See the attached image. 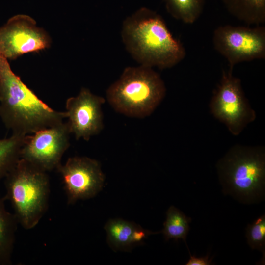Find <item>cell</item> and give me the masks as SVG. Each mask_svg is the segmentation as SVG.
Here are the masks:
<instances>
[{
	"instance_id": "5b68a950",
	"label": "cell",
	"mask_w": 265,
	"mask_h": 265,
	"mask_svg": "<svg viewBox=\"0 0 265 265\" xmlns=\"http://www.w3.org/2000/svg\"><path fill=\"white\" fill-rule=\"evenodd\" d=\"M5 178L4 199L10 201L18 223L26 230L34 228L48 208L47 172L21 158Z\"/></svg>"
},
{
	"instance_id": "30bf717a",
	"label": "cell",
	"mask_w": 265,
	"mask_h": 265,
	"mask_svg": "<svg viewBox=\"0 0 265 265\" xmlns=\"http://www.w3.org/2000/svg\"><path fill=\"white\" fill-rule=\"evenodd\" d=\"M56 170L60 173L68 203L94 197L102 189L104 175L96 160L87 157L68 159Z\"/></svg>"
},
{
	"instance_id": "4fadbf2b",
	"label": "cell",
	"mask_w": 265,
	"mask_h": 265,
	"mask_svg": "<svg viewBox=\"0 0 265 265\" xmlns=\"http://www.w3.org/2000/svg\"><path fill=\"white\" fill-rule=\"evenodd\" d=\"M4 198H0V265L12 264L18 222L4 205Z\"/></svg>"
},
{
	"instance_id": "8fae6325",
	"label": "cell",
	"mask_w": 265,
	"mask_h": 265,
	"mask_svg": "<svg viewBox=\"0 0 265 265\" xmlns=\"http://www.w3.org/2000/svg\"><path fill=\"white\" fill-rule=\"evenodd\" d=\"M104 102L102 97L86 88H82L77 96L67 99V123L76 139L82 138L88 141L101 132L103 127L102 106Z\"/></svg>"
},
{
	"instance_id": "e0dca14e",
	"label": "cell",
	"mask_w": 265,
	"mask_h": 265,
	"mask_svg": "<svg viewBox=\"0 0 265 265\" xmlns=\"http://www.w3.org/2000/svg\"><path fill=\"white\" fill-rule=\"evenodd\" d=\"M191 219L174 206H170L166 212V219L164 222L163 233L167 240L182 239L186 243V238L189 230Z\"/></svg>"
},
{
	"instance_id": "2e32d148",
	"label": "cell",
	"mask_w": 265,
	"mask_h": 265,
	"mask_svg": "<svg viewBox=\"0 0 265 265\" xmlns=\"http://www.w3.org/2000/svg\"><path fill=\"white\" fill-rule=\"evenodd\" d=\"M168 13L175 19L192 24L200 17L204 0H162Z\"/></svg>"
},
{
	"instance_id": "ac0fdd59",
	"label": "cell",
	"mask_w": 265,
	"mask_h": 265,
	"mask_svg": "<svg viewBox=\"0 0 265 265\" xmlns=\"http://www.w3.org/2000/svg\"><path fill=\"white\" fill-rule=\"evenodd\" d=\"M246 237L248 244L252 249L262 252L263 258L265 256V215H262L246 228Z\"/></svg>"
},
{
	"instance_id": "ba28073f",
	"label": "cell",
	"mask_w": 265,
	"mask_h": 265,
	"mask_svg": "<svg viewBox=\"0 0 265 265\" xmlns=\"http://www.w3.org/2000/svg\"><path fill=\"white\" fill-rule=\"evenodd\" d=\"M71 133L67 122L27 135L21 158L46 171L57 169L70 146Z\"/></svg>"
},
{
	"instance_id": "6da1fadb",
	"label": "cell",
	"mask_w": 265,
	"mask_h": 265,
	"mask_svg": "<svg viewBox=\"0 0 265 265\" xmlns=\"http://www.w3.org/2000/svg\"><path fill=\"white\" fill-rule=\"evenodd\" d=\"M121 36L126 50L141 65L170 68L186 55L183 45L172 35L163 18L147 7L124 20Z\"/></svg>"
},
{
	"instance_id": "52a82bcc",
	"label": "cell",
	"mask_w": 265,
	"mask_h": 265,
	"mask_svg": "<svg viewBox=\"0 0 265 265\" xmlns=\"http://www.w3.org/2000/svg\"><path fill=\"white\" fill-rule=\"evenodd\" d=\"M212 44L233 70L234 66L244 62L265 58V27L220 26L213 31Z\"/></svg>"
},
{
	"instance_id": "3957f363",
	"label": "cell",
	"mask_w": 265,
	"mask_h": 265,
	"mask_svg": "<svg viewBox=\"0 0 265 265\" xmlns=\"http://www.w3.org/2000/svg\"><path fill=\"white\" fill-rule=\"evenodd\" d=\"M216 167L224 194L248 204L264 198V146L235 144L218 161Z\"/></svg>"
},
{
	"instance_id": "9a60e30c",
	"label": "cell",
	"mask_w": 265,
	"mask_h": 265,
	"mask_svg": "<svg viewBox=\"0 0 265 265\" xmlns=\"http://www.w3.org/2000/svg\"><path fill=\"white\" fill-rule=\"evenodd\" d=\"M26 135L12 134L0 139V180L5 178L21 159V153Z\"/></svg>"
},
{
	"instance_id": "277c9868",
	"label": "cell",
	"mask_w": 265,
	"mask_h": 265,
	"mask_svg": "<svg viewBox=\"0 0 265 265\" xmlns=\"http://www.w3.org/2000/svg\"><path fill=\"white\" fill-rule=\"evenodd\" d=\"M160 75L153 68L139 65L125 68L106 91L109 104L117 112L137 118L150 115L166 94Z\"/></svg>"
},
{
	"instance_id": "5bb4252c",
	"label": "cell",
	"mask_w": 265,
	"mask_h": 265,
	"mask_svg": "<svg viewBox=\"0 0 265 265\" xmlns=\"http://www.w3.org/2000/svg\"><path fill=\"white\" fill-rule=\"evenodd\" d=\"M235 18L248 25L265 22V0H221Z\"/></svg>"
},
{
	"instance_id": "8992f818",
	"label": "cell",
	"mask_w": 265,
	"mask_h": 265,
	"mask_svg": "<svg viewBox=\"0 0 265 265\" xmlns=\"http://www.w3.org/2000/svg\"><path fill=\"white\" fill-rule=\"evenodd\" d=\"M212 115L234 136L239 135L256 118L255 111L246 98L238 78L233 70H223L209 105Z\"/></svg>"
},
{
	"instance_id": "d6986e66",
	"label": "cell",
	"mask_w": 265,
	"mask_h": 265,
	"mask_svg": "<svg viewBox=\"0 0 265 265\" xmlns=\"http://www.w3.org/2000/svg\"><path fill=\"white\" fill-rule=\"evenodd\" d=\"M190 254V258L186 264V265H211V259L209 256L197 257Z\"/></svg>"
},
{
	"instance_id": "7c38bea8",
	"label": "cell",
	"mask_w": 265,
	"mask_h": 265,
	"mask_svg": "<svg viewBox=\"0 0 265 265\" xmlns=\"http://www.w3.org/2000/svg\"><path fill=\"white\" fill-rule=\"evenodd\" d=\"M108 244L113 248L129 250L141 243L151 234H157L143 229L139 225L121 219H110L105 226Z\"/></svg>"
},
{
	"instance_id": "7a4b0ae2",
	"label": "cell",
	"mask_w": 265,
	"mask_h": 265,
	"mask_svg": "<svg viewBox=\"0 0 265 265\" xmlns=\"http://www.w3.org/2000/svg\"><path fill=\"white\" fill-rule=\"evenodd\" d=\"M0 118L12 134L27 135L63 122L66 113L40 99L0 54Z\"/></svg>"
},
{
	"instance_id": "9c48e42d",
	"label": "cell",
	"mask_w": 265,
	"mask_h": 265,
	"mask_svg": "<svg viewBox=\"0 0 265 265\" xmlns=\"http://www.w3.org/2000/svg\"><path fill=\"white\" fill-rule=\"evenodd\" d=\"M50 44L47 33L28 15L13 16L0 27V54L7 60L45 50Z\"/></svg>"
}]
</instances>
